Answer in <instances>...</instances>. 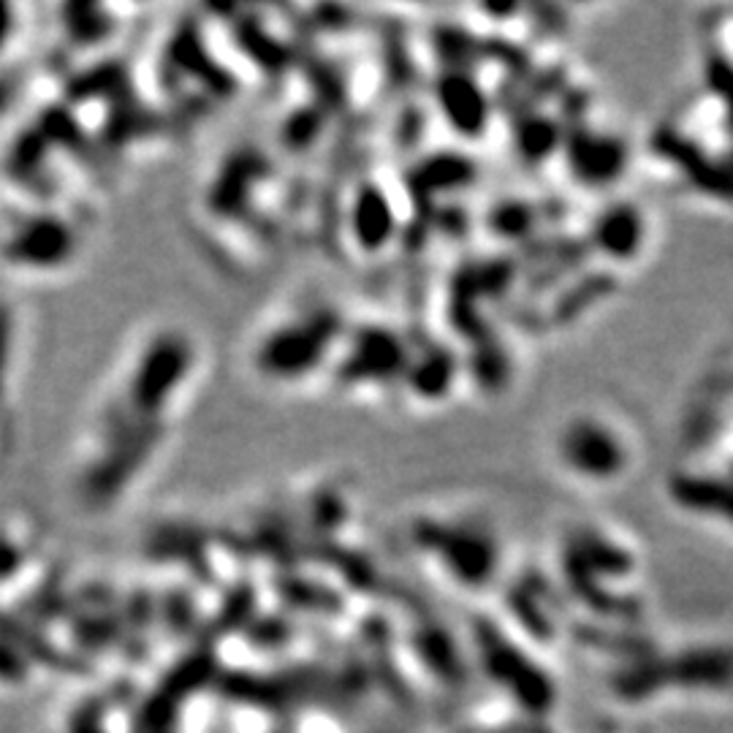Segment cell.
<instances>
[{
    "label": "cell",
    "mask_w": 733,
    "mask_h": 733,
    "mask_svg": "<svg viewBox=\"0 0 733 733\" xmlns=\"http://www.w3.org/2000/svg\"><path fill=\"white\" fill-rule=\"evenodd\" d=\"M201 378V345L183 327L139 334L114 365L71 456V494L114 505L145 478Z\"/></svg>",
    "instance_id": "cell-1"
}]
</instances>
